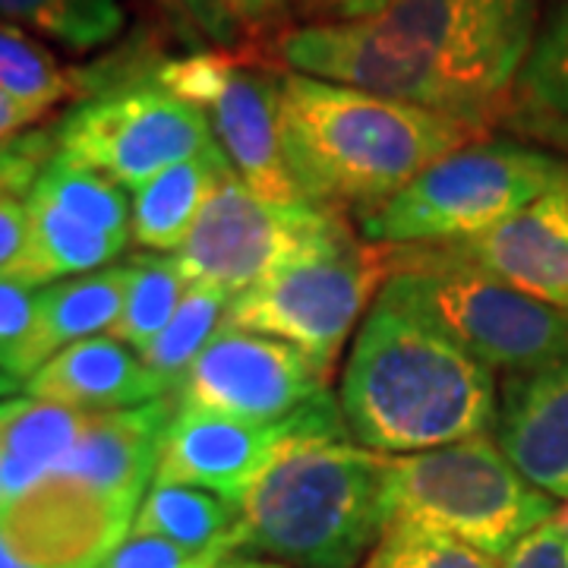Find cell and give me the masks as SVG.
I'll use <instances>...</instances> for the list:
<instances>
[{
  "label": "cell",
  "instance_id": "obj_1",
  "mask_svg": "<svg viewBox=\"0 0 568 568\" xmlns=\"http://www.w3.org/2000/svg\"><path fill=\"white\" fill-rule=\"evenodd\" d=\"M540 26V0H395L351 22L284 32L291 73L354 85L487 130L508 99Z\"/></svg>",
  "mask_w": 568,
  "mask_h": 568
},
{
  "label": "cell",
  "instance_id": "obj_2",
  "mask_svg": "<svg viewBox=\"0 0 568 568\" xmlns=\"http://www.w3.org/2000/svg\"><path fill=\"white\" fill-rule=\"evenodd\" d=\"M338 407L357 446L398 458L489 436L499 383L424 313L379 291L351 347Z\"/></svg>",
  "mask_w": 568,
  "mask_h": 568
},
{
  "label": "cell",
  "instance_id": "obj_3",
  "mask_svg": "<svg viewBox=\"0 0 568 568\" xmlns=\"http://www.w3.org/2000/svg\"><path fill=\"white\" fill-rule=\"evenodd\" d=\"M278 121L297 193L357 222L429 164L487 133L439 111L291 70L278 73Z\"/></svg>",
  "mask_w": 568,
  "mask_h": 568
},
{
  "label": "cell",
  "instance_id": "obj_4",
  "mask_svg": "<svg viewBox=\"0 0 568 568\" xmlns=\"http://www.w3.org/2000/svg\"><path fill=\"white\" fill-rule=\"evenodd\" d=\"M388 455L354 439L291 448L241 506V549L291 568H354L386 537Z\"/></svg>",
  "mask_w": 568,
  "mask_h": 568
},
{
  "label": "cell",
  "instance_id": "obj_5",
  "mask_svg": "<svg viewBox=\"0 0 568 568\" xmlns=\"http://www.w3.org/2000/svg\"><path fill=\"white\" fill-rule=\"evenodd\" d=\"M568 183V162L515 140H477L429 164L357 222L379 246H446L480 237Z\"/></svg>",
  "mask_w": 568,
  "mask_h": 568
},
{
  "label": "cell",
  "instance_id": "obj_6",
  "mask_svg": "<svg viewBox=\"0 0 568 568\" xmlns=\"http://www.w3.org/2000/svg\"><path fill=\"white\" fill-rule=\"evenodd\" d=\"M559 511V503L530 487L489 436L388 462L386 518L433 530L503 559L525 534Z\"/></svg>",
  "mask_w": 568,
  "mask_h": 568
},
{
  "label": "cell",
  "instance_id": "obj_7",
  "mask_svg": "<svg viewBox=\"0 0 568 568\" xmlns=\"http://www.w3.org/2000/svg\"><path fill=\"white\" fill-rule=\"evenodd\" d=\"M383 291L424 313L493 373H528L568 357V313L443 246H392V275Z\"/></svg>",
  "mask_w": 568,
  "mask_h": 568
},
{
  "label": "cell",
  "instance_id": "obj_8",
  "mask_svg": "<svg viewBox=\"0 0 568 568\" xmlns=\"http://www.w3.org/2000/svg\"><path fill=\"white\" fill-rule=\"evenodd\" d=\"M388 275L392 246L369 244L357 234L234 294L224 325L297 347L332 376L354 325L376 304Z\"/></svg>",
  "mask_w": 568,
  "mask_h": 568
},
{
  "label": "cell",
  "instance_id": "obj_9",
  "mask_svg": "<svg viewBox=\"0 0 568 568\" xmlns=\"http://www.w3.org/2000/svg\"><path fill=\"white\" fill-rule=\"evenodd\" d=\"M357 234L361 231L347 215L306 200L268 203L231 168L174 256L190 284H215L241 294L287 265L354 241Z\"/></svg>",
  "mask_w": 568,
  "mask_h": 568
},
{
  "label": "cell",
  "instance_id": "obj_10",
  "mask_svg": "<svg viewBox=\"0 0 568 568\" xmlns=\"http://www.w3.org/2000/svg\"><path fill=\"white\" fill-rule=\"evenodd\" d=\"M58 152L140 190L162 171L215 145L205 111L181 102L152 80L114 82L82 99L54 126Z\"/></svg>",
  "mask_w": 568,
  "mask_h": 568
},
{
  "label": "cell",
  "instance_id": "obj_11",
  "mask_svg": "<svg viewBox=\"0 0 568 568\" xmlns=\"http://www.w3.org/2000/svg\"><path fill=\"white\" fill-rule=\"evenodd\" d=\"M316 439H351L332 392L278 424H244L178 407L164 429L155 484L209 489L241 508L246 493L282 455Z\"/></svg>",
  "mask_w": 568,
  "mask_h": 568
},
{
  "label": "cell",
  "instance_id": "obj_12",
  "mask_svg": "<svg viewBox=\"0 0 568 568\" xmlns=\"http://www.w3.org/2000/svg\"><path fill=\"white\" fill-rule=\"evenodd\" d=\"M174 414V395L140 407L89 414L70 458L36 493L77 511L121 544L142 496L155 484L164 429Z\"/></svg>",
  "mask_w": 568,
  "mask_h": 568
},
{
  "label": "cell",
  "instance_id": "obj_13",
  "mask_svg": "<svg viewBox=\"0 0 568 568\" xmlns=\"http://www.w3.org/2000/svg\"><path fill=\"white\" fill-rule=\"evenodd\" d=\"M328 395V373L278 338L222 325L174 388L178 407L278 424Z\"/></svg>",
  "mask_w": 568,
  "mask_h": 568
},
{
  "label": "cell",
  "instance_id": "obj_14",
  "mask_svg": "<svg viewBox=\"0 0 568 568\" xmlns=\"http://www.w3.org/2000/svg\"><path fill=\"white\" fill-rule=\"evenodd\" d=\"M443 250L534 301L568 313V183L549 190L487 234Z\"/></svg>",
  "mask_w": 568,
  "mask_h": 568
},
{
  "label": "cell",
  "instance_id": "obj_15",
  "mask_svg": "<svg viewBox=\"0 0 568 568\" xmlns=\"http://www.w3.org/2000/svg\"><path fill=\"white\" fill-rule=\"evenodd\" d=\"M493 439L530 487L568 503V357L506 376Z\"/></svg>",
  "mask_w": 568,
  "mask_h": 568
},
{
  "label": "cell",
  "instance_id": "obj_16",
  "mask_svg": "<svg viewBox=\"0 0 568 568\" xmlns=\"http://www.w3.org/2000/svg\"><path fill=\"white\" fill-rule=\"evenodd\" d=\"M212 133L234 174L268 203L304 200L284 162L278 121V73L231 63L222 89L205 104Z\"/></svg>",
  "mask_w": 568,
  "mask_h": 568
},
{
  "label": "cell",
  "instance_id": "obj_17",
  "mask_svg": "<svg viewBox=\"0 0 568 568\" xmlns=\"http://www.w3.org/2000/svg\"><path fill=\"white\" fill-rule=\"evenodd\" d=\"M26 392L36 402L70 407L80 414L140 407L168 395L145 369L140 354L111 335H95L63 347L26 379Z\"/></svg>",
  "mask_w": 568,
  "mask_h": 568
},
{
  "label": "cell",
  "instance_id": "obj_18",
  "mask_svg": "<svg viewBox=\"0 0 568 568\" xmlns=\"http://www.w3.org/2000/svg\"><path fill=\"white\" fill-rule=\"evenodd\" d=\"M126 275V265H108L99 272L41 287L36 325L20 357L17 383L26 386V379L54 354H61L63 347L95 338L102 332L108 335L123 310Z\"/></svg>",
  "mask_w": 568,
  "mask_h": 568
},
{
  "label": "cell",
  "instance_id": "obj_19",
  "mask_svg": "<svg viewBox=\"0 0 568 568\" xmlns=\"http://www.w3.org/2000/svg\"><path fill=\"white\" fill-rule=\"evenodd\" d=\"M506 123L568 149V0H552L508 99Z\"/></svg>",
  "mask_w": 568,
  "mask_h": 568
},
{
  "label": "cell",
  "instance_id": "obj_20",
  "mask_svg": "<svg viewBox=\"0 0 568 568\" xmlns=\"http://www.w3.org/2000/svg\"><path fill=\"white\" fill-rule=\"evenodd\" d=\"M123 246H126V237L108 234L32 190L29 241H26L20 263L3 275H13L32 287H48L63 278L108 268V263L121 256Z\"/></svg>",
  "mask_w": 568,
  "mask_h": 568
},
{
  "label": "cell",
  "instance_id": "obj_21",
  "mask_svg": "<svg viewBox=\"0 0 568 568\" xmlns=\"http://www.w3.org/2000/svg\"><path fill=\"white\" fill-rule=\"evenodd\" d=\"M231 162L215 142L133 190V241L155 253H178Z\"/></svg>",
  "mask_w": 568,
  "mask_h": 568
},
{
  "label": "cell",
  "instance_id": "obj_22",
  "mask_svg": "<svg viewBox=\"0 0 568 568\" xmlns=\"http://www.w3.org/2000/svg\"><path fill=\"white\" fill-rule=\"evenodd\" d=\"M89 414L48 405L36 398H17V410L3 429V493L7 508L17 506L41 484H48L70 452L77 448Z\"/></svg>",
  "mask_w": 568,
  "mask_h": 568
},
{
  "label": "cell",
  "instance_id": "obj_23",
  "mask_svg": "<svg viewBox=\"0 0 568 568\" xmlns=\"http://www.w3.org/2000/svg\"><path fill=\"white\" fill-rule=\"evenodd\" d=\"M130 534L162 537L183 549L241 547V508L209 489L183 484H152L133 515Z\"/></svg>",
  "mask_w": 568,
  "mask_h": 568
},
{
  "label": "cell",
  "instance_id": "obj_24",
  "mask_svg": "<svg viewBox=\"0 0 568 568\" xmlns=\"http://www.w3.org/2000/svg\"><path fill=\"white\" fill-rule=\"evenodd\" d=\"M231 301H234V294L224 287L203 282L190 284L174 320L164 325V332L152 345L142 347V364L159 379V386L168 395H174V388L181 386L183 373L215 338V332L224 325V313H227Z\"/></svg>",
  "mask_w": 568,
  "mask_h": 568
},
{
  "label": "cell",
  "instance_id": "obj_25",
  "mask_svg": "<svg viewBox=\"0 0 568 568\" xmlns=\"http://www.w3.org/2000/svg\"><path fill=\"white\" fill-rule=\"evenodd\" d=\"M89 89H99V80L63 67L20 26L0 22V92L48 114L58 102L85 95Z\"/></svg>",
  "mask_w": 568,
  "mask_h": 568
},
{
  "label": "cell",
  "instance_id": "obj_26",
  "mask_svg": "<svg viewBox=\"0 0 568 568\" xmlns=\"http://www.w3.org/2000/svg\"><path fill=\"white\" fill-rule=\"evenodd\" d=\"M126 291L123 310L114 328L108 332L121 345L133 347L140 354L164 332V325L174 320L178 306L190 291V278L178 263V256H136L126 265Z\"/></svg>",
  "mask_w": 568,
  "mask_h": 568
},
{
  "label": "cell",
  "instance_id": "obj_27",
  "mask_svg": "<svg viewBox=\"0 0 568 568\" xmlns=\"http://www.w3.org/2000/svg\"><path fill=\"white\" fill-rule=\"evenodd\" d=\"M54 152V130H26L0 145V275L20 263L29 241V200Z\"/></svg>",
  "mask_w": 568,
  "mask_h": 568
},
{
  "label": "cell",
  "instance_id": "obj_28",
  "mask_svg": "<svg viewBox=\"0 0 568 568\" xmlns=\"http://www.w3.org/2000/svg\"><path fill=\"white\" fill-rule=\"evenodd\" d=\"M0 22L26 26L70 51H92L123 29L121 0H0Z\"/></svg>",
  "mask_w": 568,
  "mask_h": 568
},
{
  "label": "cell",
  "instance_id": "obj_29",
  "mask_svg": "<svg viewBox=\"0 0 568 568\" xmlns=\"http://www.w3.org/2000/svg\"><path fill=\"white\" fill-rule=\"evenodd\" d=\"M373 568H499V559H493L480 549L467 547L455 537L433 534L410 525H392L379 547L369 556Z\"/></svg>",
  "mask_w": 568,
  "mask_h": 568
},
{
  "label": "cell",
  "instance_id": "obj_30",
  "mask_svg": "<svg viewBox=\"0 0 568 568\" xmlns=\"http://www.w3.org/2000/svg\"><path fill=\"white\" fill-rule=\"evenodd\" d=\"M183 17L193 22L205 39L234 48L256 36L265 22L282 17L287 7H301V0H178Z\"/></svg>",
  "mask_w": 568,
  "mask_h": 568
},
{
  "label": "cell",
  "instance_id": "obj_31",
  "mask_svg": "<svg viewBox=\"0 0 568 568\" xmlns=\"http://www.w3.org/2000/svg\"><path fill=\"white\" fill-rule=\"evenodd\" d=\"M237 544H222L212 549H183L149 534H126L118 547L104 556L99 568H215L237 552Z\"/></svg>",
  "mask_w": 568,
  "mask_h": 568
},
{
  "label": "cell",
  "instance_id": "obj_32",
  "mask_svg": "<svg viewBox=\"0 0 568 568\" xmlns=\"http://www.w3.org/2000/svg\"><path fill=\"white\" fill-rule=\"evenodd\" d=\"M39 291L13 275H0V373L17 379L20 357L36 325Z\"/></svg>",
  "mask_w": 568,
  "mask_h": 568
},
{
  "label": "cell",
  "instance_id": "obj_33",
  "mask_svg": "<svg viewBox=\"0 0 568 568\" xmlns=\"http://www.w3.org/2000/svg\"><path fill=\"white\" fill-rule=\"evenodd\" d=\"M499 568H568V508L525 534L499 559Z\"/></svg>",
  "mask_w": 568,
  "mask_h": 568
},
{
  "label": "cell",
  "instance_id": "obj_34",
  "mask_svg": "<svg viewBox=\"0 0 568 568\" xmlns=\"http://www.w3.org/2000/svg\"><path fill=\"white\" fill-rule=\"evenodd\" d=\"M395 0H301L304 13H320L328 22H351L366 20L379 10H386Z\"/></svg>",
  "mask_w": 568,
  "mask_h": 568
},
{
  "label": "cell",
  "instance_id": "obj_35",
  "mask_svg": "<svg viewBox=\"0 0 568 568\" xmlns=\"http://www.w3.org/2000/svg\"><path fill=\"white\" fill-rule=\"evenodd\" d=\"M44 118V111L39 108H29V104L10 99L7 92H0V145L10 140H17L26 126L39 123Z\"/></svg>",
  "mask_w": 568,
  "mask_h": 568
},
{
  "label": "cell",
  "instance_id": "obj_36",
  "mask_svg": "<svg viewBox=\"0 0 568 568\" xmlns=\"http://www.w3.org/2000/svg\"><path fill=\"white\" fill-rule=\"evenodd\" d=\"M0 568H54V566H44V562H39V559L26 556L22 549H17V544L10 540L7 528L0 525Z\"/></svg>",
  "mask_w": 568,
  "mask_h": 568
},
{
  "label": "cell",
  "instance_id": "obj_37",
  "mask_svg": "<svg viewBox=\"0 0 568 568\" xmlns=\"http://www.w3.org/2000/svg\"><path fill=\"white\" fill-rule=\"evenodd\" d=\"M13 410H17V398L0 402V518H3V511H7V493H3V429L10 424Z\"/></svg>",
  "mask_w": 568,
  "mask_h": 568
},
{
  "label": "cell",
  "instance_id": "obj_38",
  "mask_svg": "<svg viewBox=\"0 0 568 568\" xmlns=\"http://www.w3.org/2000/svg\"><path fill=\"white\" fill-rule=\"evenodd\" d=\"M215 568H291L282 566V562H272V559H250V556H231V559H224L222 566Z\"/></svg>",
  "mask_w": 568,
  "mask_h": 568
},
{
  "label": "cell",
  "instance_id": "obj_39",
  "mask_svg": "<svg viewBox=\"0 0 568 568\" xmlns=\"http://www.w3.org/2000/svg\"><path fill=\"white\" fill-rule=\"evenodd\" d=\"M17 386H20V383H17L13 376H7V373H0V398H7V395H13V392H17Z\"/></svg>",
  "mask_w": 568,
  "mask_h": 568
},
{
  "label": "cell",
  "instance_id": "obj_40",
  "mask_svg": "<svg viewBox=\"0 0 568 568\" xmlns=\"http://www.w3.org/2000/svg\"><path fill=\"white\" fill-rule=\"evenodd\" d=\"M364 568H373V566H369V562H366V566Z\"/></svg>",
  "mask_w": 568,
  "mask_h": 568
}]
</instances>
